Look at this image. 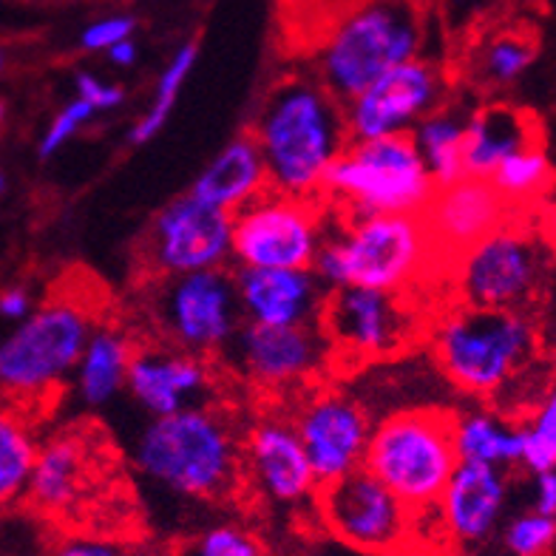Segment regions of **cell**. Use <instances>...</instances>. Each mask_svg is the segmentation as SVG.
Wrapping results in <instances>:
<instances>
[{"label": "cell", "instance_id": "35", "mask_svg": "<svg viewBox=\"0 0 556 556\" xmlns=\"http://www.w3.org/2000/svg\"><path fill=\"white\" fill-rule=\"evenodd\" d=\"M508 556H551L556 548V517L540 511H522L508 520L503 531Z\"/></svg>", "mask_w": 556, "mask_h": 556}, {"label": "cell", "instance_id": "21", "mask_svg": "<svg viewBox=\"0 0 556 556\" xmlns=\"http://www.w3.org/2000/svg\"><path fill=\"white\" fill-rule=\"evenodd\" d=\"M508 211L511 207L505 205L489 179L463 176L434 191L424 211V222L438 258H457L505 225Z\"/></svg>", "mask_w": 556, "mask_h": 556}, {"label": "cell", "instance_id": "39", "mask_svg": "<svg viewBox=\"0 0 556 556\" xmlns=\"http://www.w3.org/2000/svg\"><path fill=\"white\" fill-rule=\"evenodd\" d=\"M74 97L86 100V103L91 105L97 114H103V111H114L125 103L123 86H117V83L100 80V77L91 72H80L77 77H74Z\"/></svg>", "mask_w": 556, "mask_h": 556}, {"label": "cell", "instance_id": "37", "mask_svg": "<svg viewBox=\"0 0 556 556\" xmlns=\"http://www.w3.org/2000/svg\"><path fill=\"white\" fill-rule=\"evenodd\" d=\"M503 0H434L440 26L454 37L471 35L494 17Z\"/></svg>", "mask_w": 556, "mask_h": 556}, {"label": "cell", "instance_id": "3", "mask_svg": "<svg viewBox=\"0 0 556 556\" xmlns=\"http://www.w3.org/2000/svg\"><path fill=\"white\" fill-rule=\"evenodd\" d=\"M426 37L420 0H358L315 46L313 77L346 105L378 77L426 54Z\"/></svg>", "mask_w": 556, "mask_h": 556}, {"label": "cell", "instance_id": "30", "mask_svg": "<svg viewBox=\"0 0 556 556\" xmlns=\"http://www.w3.org/2000/svg\"><path fill=\"white\" fill-rule=\"evenodd\" d=\"M536 40L520 29H497L483 35L469 54V68L480 86L491 91L511 88L536 63Z\"/></svg>", "mask_w": 556, "mask_h": 556}, {"label": "cell", "instance_id": "42", "mask_svg": "<svg viewBox=\"0 0 556 556\" xmlns=\"http://www.w3.org/2000/svg\"><path fill=\"white\" fill-rule=\"evenodd\" d=\"M534 511L556 517V469L534 475Z\"/></svg>", "mask_w": 556, "mask_h": 556}, {"label": "cell", "instance_id": "44", "mask_svg": "<svg viewBox=\"0 0 556 556\" xmlns=\"http://www.w3.org/2000/svg\"><path fill=\"white\" fill-rule=\"evenodd\" d=\"M125 556H174L170 548H162V545H137L131 548Z\"/></svg>", "mask_w": 556, "mask_h": 556}, {"label": "cell", "instance_id": "26", "mask_svg": "<svg viewBox=\"0 0 556 556\" xmlns=\"http://www.w3.org/2000/svg\"><path fill=\"white\" fill-rule=\"evenodd\" d=\"M134 350L137 341L125 327L114 321L97 324L72 375L74 395L86 409H105L123 395Z\"/></svg>", "mask_w": 556, "mask_h": 556}, {"label": "cell", "instance_id": "23", "mask_svg": "<svg viewBox=\"0 0 556 556\" xmlns=\"http://www.w3.org/2000/svg\"><path fill=\"white\" fill-rule=\"evenodd\" d=\"M508 503V471L483 463H457L434 514L440 531L460 548L483 545L503 520Z\"/></svg>", "mask_w": 556, "mask_h": 556}, {"label": "cell", "instance_id": "45", "mask_svg": "<svg viewBox=\"0 0 556 556\" xmlns=\"http://www.w3.org/2000/svg\"><path fill=\"white\" fill-rule=\"evenodd\" d=\"M3 193H7V176L0 170V199H3Z\"/></svg>", "mask_w": 556, "mask_h": 556}, {"label": "cell", "instance_id": "41", "mask_svg": "<svg viewBox=\"0 0 556 556\" xmlns=\"http://www.w3.org/2000/svg\"><path fill=\"white\" fill-rule=\"evenodd\" d=\"M31 309H35V299H31L29 290H23V287H9V290L0 293V318L21 324Z\"/></svg>", "mask_w": 556, "mask_h": 556}, {"label": "cell", "instance_id": "24", "mask_svg": "<svg viewBox=\"0 0 556 556\" xmlns=\"http://www.w3.org/2000/svg\"><path fill=\"white\" fill-rule=\"evenodd\" d=\"M267 191H270V182H267L262 154L248 134L230 139L188 188V193L202 205L230 213V216Z\"/></svg>", "mask_w": 556, "mask_h": 556}, {"label": "cell", "instance_id": "1", "mask_svg": "<svg viewBox=\"0 0 556 556\" xmlns=\"http://www.w3.org/2000/svg\"><path fill=\"white\" fill-rule=\"evenodd\" d=\"M248 137L262 154L270 191L321 199L332 162L350 146L344 105L313 72L278 77L258 100Z\"/></svg>", "mask_w": 556, "mask_h": 556}, {"label": "cell", "instance_id": "8", "mask_svg": "<svg viewBox=\"0 0 556 556\" xmlns=\"http://www.w3.org/2000/svg\"><path fill=\"white\" fill-rule=\"evenodd\" d=\"M457 463L452 415L412 406L375 420L364 469L420 514L438 505Z\"/></svg>", "mask_w": 556, "mask_h": 556}, {"label": "cell", "instance_id": "20", "mask_svg": "<svg viewBox=\"0 0 556 556\" xmlns=\"http://www.w3.org/2000/svg\"><path fill=\"white\" fill-rule=\"evenodd\" d=\"M103 471L100 443L80 429H66L40 440L23 500L37 517L68 520L94 497V485Z\"/></svg>", "mask_w": 556, "mask_h": 556}, {"label": "cell", "instance_id": "47", "mask_svg": "<svg viewBox=\"0 0 556 556\" xmlns=\"http://www.w3.org/2000/svg\"><path fill=\"white\" fill-rule=\"evenodd\" d=\"M3 119H7V105L0 103V125H3Z\"/></svg>", "mask_w": 556, "mask_h": 556}, {"label": "cell", "instance_id": "36", "mask_svg": "<svg viewBox=\"0 0 556 556\" xmlns=\"http://www.w3.org/2000/svg\"><path fill=\"white\" fill-rule=\"evenodd\" d=\"M97 117V111L91 109V105L86 103V100H80V97H72L63 109L58 111L52 117V123L46 125L43 137H40V142H37V154H40V160H52L58 151H63V148L72 142L77 134L86 128L91 119Z\"/></svg>", "mask_w": 556, "mask_h": 556}, {"label": "cell", "instance_id": "29", "mask_svg": "<svg viewBox=\"0 0 556 556\" xmlns=\"http://www.w3.org/2000/svg\"><path fill=\"white\" fill-rule=\"evenodd\" d=\"M466 123H469V111L446 103L432 111L426 119H420L415 125V131L409 134L417 154H420L426 170H429L438 188L457 182V179L466 176V170H463Z\"/></svg>", "mask_w": 556, "mask_h": 556}, {"label": "cell", "instance_id": "7", "mask_svg": "<svg viewBox=\"0 0 556 556\" xmlns=\"http://www.w3.org/2000/svg\"><path fill=\"white\" fill-rule=\"evenodd\" d=\"M438 185L412 137L350 142L324 179L321 202L332 216H424Z\"/></svg>", "mask_w": 556, "mask_h": 556}, {"label": "cell", "instance_id": "12", "mask_svg": "<svg viewBox=\"0 0 556 556\" xmlns=\"http://www.w3.org/2000/svg\"><path fill=\"white\" fill-rule=\"evenodd\" d=\"M330 227L321 199L267 191L233 213V262L239 270H313Z\"/></svg>", "mask_w": 556, "mask_h": 556}, {"label": "cell", "instance_id": "43", "mask_svg": "<svg viewBox=\"0 0 556 556\" xmlns=\"http://www.w3.org/2000/svg\"><path fill=\"white\" fill-rule=\"evenodd\" d=\"M105 58H109L111 63H114V66H119V68L134 66V63H137V58H139V49H137V43H134V37H131V40H123V43L114 46L111 52H105Z\"/></svg>", "mask_w": 556, "mask_h": 556}, {"label": "cell", "instance_id": "33", "mask_svg": "<svg viewBox=\"0 0 556 556\" xmlns=\"http://www.w3.org/2000/svg\"><path fill=\"white\" fill-rule=\"evenodd\" d=\"M174 556H270L264 545L262 534L256 528L244 522L225 520L211 522L197 534L185 536L176 548H170Z\"/></svg>", "mask_w": 556, "mask_h": 556}, {"label": "cell", "instance_id": "14", "mask_svg": "<svg viewBox=\"0 0 556 556\" xmlns=\"http://www.w3.org/2000/svg\"><path fill=\"white\" fill-rule=\"evenodd\" d=\"M233 262V216L202 205L191 193L174 199L142 236L139 264L146 278H176L227 270Z\"/></svg>", "mask_w": 556, "mask_h": 556}, {"label": "cell", "instance_id": "46", "mask_svg": "<svg viewBox=\"0 0 556 556\" xmlns=\"http://www.w3.org/2000/svg\"><path fill=\"white\" fill-rule=\"evenodd\" d=\"M3 68H7V54H3V49H0V74H3Z\"/></svg>", "mask_w": 556, "mask_h": 556}, {"label": "cell", "instance_id": "13", "mask_svg": "<svg viewBox=\"0 0 556 556\" xmlns=\"http://www.w3.org/2000/svg\"><path fill=\"white\" fill-rule=\"evenodd\" d=\"M318 330L330 364L366 366L409 350L420 327L412 295L341 287L327 293Z\"/></svg>", "mask_w": 556, "mask_h": 556}, {"label": "cell", "instance_id": "28", "mask_svg": "<svg viewBox=\"0 0 556 556\" xmlns=\"http://www.w3.org/2000/svg\"><path fill=\"white\" fill-rule=\"evenodd\" d=\"M37 446L35 412L0 397V514L26 497Z\"/></svg>", "mask_w": 556, "mask_h": 556}, {"label": "cell", "instance_id": "17", "mask_svg": "<svg viewBox=\"0 0 556 556\" xmlns=\"http://www.w3.org/2000/svg\"><path fill=\"white\" fill-rule=\"evenodd\" d=\"M448 74L434 58H420L392 68L344 105L352 142L409 137L415 125L448 103Z\"/></svg>", "mask_w": 556, "mask_h": 556}, {"label": "cell", "instance_id": "16", "mask_svg": "<svg viewBox=\"0 0 556 556\" xmlns=\"http://www.w3.org/2000/svg\"><path fill=\"white\" fill-rule=\"evenodd\" d=\"M225 366L262 395H299L321 383L330 346L318 327H253L242 324L222 355Z\"/></svg>", "mask_w": 556, "mask_h": 556}, {"label": "cell", "instance_id": "48", "mask_svg": "<svg viewBox=\"0 0 556 556\" xmlns=\"http://www.w3.org/2000/svg\"><path fill=\"white\" fill-rule=\"evenodd\" d=\"M355 556H361V554H355Z\"/></svg>", "mask_w": 556, "mask_h": 556}, {"label": "cell", "instance_id": "31", "mask_svg": "<svg viewBox=\"0 0 556 556\" xmlns=\"http://www.w3.org/2000/svg\"><path fill=\"white\" fill-rule=\"evenodd\" d=\"M197 60L199 46L193 43V40L182 43L174 54H170V60L165 63V68H162L160 80H156L151 105H148L146 114L134 123L131 134H128V142H131V146H146V142H151V139L165 128V123H168L170 114H174L176 109L179 91H182V86L188 83L193 68H197Z\"/></svg>", "mask_w": 556, "mask_h": 556}, {"label": "cell", "instance_id": "34", "mask_svg": "<svg viewBox=\"0 0 556 556\" xmlns=\"http://www.w3.org/2000/svg\"><path fill=\"white\" fill-rule=\"evenodd\" d=\"M522 429L520 466L531 475L556 469V383L542 395Z\"/></svg>", "mask_w": 556, "mask_h": 556}, {"label": "cell", "instance_id": "22", "mask_svg": "<svg viewBox=\"0 0 556 556\" xmlns=\"http://www.w3.org/2000/svg\"><path fill=\"white\" fill-rule=\"evenodd\" d=\"M242 321L253 327H318L327 287L315 270H236Z\"/></svg>", "mask_w": 556, "mask_h": 556}, {"label": "cell", "instance_id": "18", "mask_svg": "<svg viewBox=\"0 0 556 556\" xmlns=\"http://www.w3.org/2000/svg\"><path fill=\"white\" fill-rule=\"evenodd\" d=\"M242 485L273 508H304L315 503L321 485L287 406H273L244 426Z\"/></svg>", "mask_w": 556, "mask_h": 556}, {"label": "cell", "instance_id": "32", "mask_svg": "<svg viewBox=\"0 0 556 556\" xmlns=\"http://www.w3.org/2000/svg\"><path fill=\"white\" fill-rule=\"evenodd\" d=\"M489 182L503 197L505 205L522 207L548 191L551 182H554V165H551L545 148L536 142V146H528L522 151H517V154L508 156L491 174Z\"/></svg>", "mask_w": 556, "mask_h": 556}, {"label": "cell", "instance_id": "27", "mask_svg": "<svg viewBox=\"0 0 556 556\" xmlns=\"http://www.w3.org/2000/svg\"><path fill=\"white\" fill-rule=\"evenodd\" d=\"M454 448L460 463H483L494 469L520 466L522 429L494 409H466L452 415Z\"/></svg>", "mask_w": 556, "mask_h": 556}, {"label": "cell", "instance_id": "19", "mask_svg": "<svg viewBox=\"0 0 556 556\" xmlns=\"http://www.w3.org/2000/svg\"><path fill=\"white\" fill-rule=\"evenodd\" d=\"M216 389L219 369L211 358H199L160 341H139L125 381V392L148 417L219 403Z\"/></svg>", "mask_w": 556, "mask_h": 556}, {"label": "cell", "instance_id": "6", "mask_svg": "<svg viewBox=\"0 0 556 556\" xmlns=\"http://www.w3.org/2000/svg\"><path fill=\"white\" fill-rule=\"evenodd\" d=\"M100 324L94 301L77 290L37 304L0 341V397L35 412L37 401L72 383L74 366Z\"/></svg>", "mask_w": 556, "mask_h": 556}, {"label": "cell", "instance_id": "9", "mask_svg": "<svg viewBox=\"0 0 556 556\" xmlns=\"http://www.w3.org/2000/svg\"><path fill=\"white\" fill-rule=\"evenodd\" d=\"M139 309L151 327V341L222 358L242 327L233 273L211 270L176 278H146Z\"/></svg>", "mask_w": 556, "mask_h": 556}, {"label": "cell", "instance_id": "38", "mask_svg": "<svg viewBox=\"0 0 556 556\" xmlns=\"http://www.w3.org/2000/svg\"><path fill=\"white\" fill-rule=\"evenodd\" d=\"M134 31H137V21L131 15L97 17L80 31V49L91 54H105L123 40H131Z\"/></svg>", "mask_w": 556, "mask_h": 556}, {"label": "cell", "instance_id": "25", "mask_svg": "<svg viewBox=\"0 0 556 556\" xmlns=\"http://www.w3.org/2000/svg\"><path fill=\"white\" fill-rule=\"evenodd\" d=\"M540 142V125L522 109L505 103L480 105L469 111L463 170L475 179H491L505 160Z\"/></svg>", "mask_w": 556, "mask_h": 556}, {"label": "cell", "instance_id": "2", "mask_svg": "<svg viewBox=\"0 0 556 556\" xmlns=\"http://www.w3.org/2000/svg\"><path fill=\"white\" fill-rule=\"evenodd\" d=\"M242 434L222 403L148 417L131 440V463L174 497L216 503L242 489Z\"/></svg>", "mask_w": 556, "mask_h": 556}, {"label": "cell", "instance_id": "15", "mask_svg": "<svg viewBox=\"0 0 556 556\" xmlns=\"http://www.w3.org/2000/svg\"><path fill=\"white\" fill-rule=\"evenodd\" d=\"M304 454L318 485L336 483L352 471L364 469L366 446L372 434V412L364 401L338 387L304 389L287 406Z\"/></svg>", "mask_w": 556, "mask_h": 556}, {"label": "cell", "instance_id": "10", "mask_svg": "<svg viewBox=\"0 0 556 556\" xmlns=\"http://www.w3.org/2000/svg\"><path fill=\"white\" fill-rule=\"evenodd\" d=\"M324 534L361 556H406L417 545V514L366 469L318 489L313 503Z\"/></svg>", "mask_w": 556, "mask_h": 556}, {"label": "cell", "instance_id": "11", "mask_svg": "<svg viewBox=\"0 0 556 556\" xmlns=\"http://www.w3.org/2000/svg\"><path fill=\"white\" fill-rule=\"evenodd\" d=\"M548 276V253L528 227L505 222L454 258L463 307L528 313Z\"/></svg>", "mask_w": 556, "mask_h": 556}, {"label": "cell", "instance_id": "5", "mask_svg": "<svg viewBox=\"0 0 556 556\" xmlns=\"http://www.w3.org/2000/svg\"><path fill=\"white\" fill-rule=\"evenodd\" d=\"M438 258L424 216H361L341 219L330 213L327 239L313 270L327 290L361 287L381 293H415L417 281Z\"/></svg>", "mask_w": 556, "mask_h": 556}, {"label": "cell", "instance_id": "4", "mask_svg": "<svg viewBox=\"0 0 556 556\" xmlns=\"http://www.w3.org/2000/svg\"><path fill=\"white\" fill-rule=\"evenodd\" d=\"M540 355L531 313L452 307L432 327V358L457 392L480 401L505 395Z\"/></svg>", "mask_w": 556, "mask_h": 556}, {"label": "cell", "instance_id": "40", "mask_svg": "<svg viewBox=\"0 0 556 556\" xmlns=\"http://www.w3.org/2000/svg\"><path fill=\"white\" fill-rule=\"evenodd\" d=\"M46 556H125V551L100 536H68L52 545Z\"/></svg>", "mask_w": 556, "mask_h": 556}]
</instances>
